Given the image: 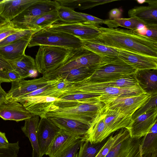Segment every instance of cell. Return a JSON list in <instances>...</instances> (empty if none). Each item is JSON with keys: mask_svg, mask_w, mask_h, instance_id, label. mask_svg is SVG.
I'll list each match as a JSON object with an SVG mask.
<instances>
[{"mask_svg": "<svg viewBox=\"0 0 157 157\" xmlns=\"http://www.w3.org/2000/svg\"><path fill=\"white\" fill-rule=\"evenodd\" d=\"M157 121L151 128L149 132L142 137L141 148L142 157H147L157 152Z\"/></svg>", "mask_w": 157, "mask_h": 157, "instance_id": "cell-29", "label": "cell"}, {"mask_svg": "<svg viewBox=\"0 0 157 157\" xmlns=\"http://www.w3.org/2000/svg\"><path fill=\"white\" fill-rule=\"evenodd\" d=\"M151 97L150 95L144 92L133 96L110 99L103 103L109 109L117 110L124 114L132 116Z\"/></svg>", "mask_w": 157, "mask_h": 157, "instance_id": "cell-9", "label": "cell"}, {"mask_svg": "<svg viewBox=\"0 0 157 157\" xmlns=\"http://www.w3.org/2000/svg\"><path fill=\"white\" fill-rule=\"evenodd\" d=\"M60 130L48 118L45 117H41L37 134L41 157L46 155L54 139Z\"/></svg>", "mask_w": 157, "mask_h": 157, "instance_id": "cell-12", "label": "cell"}, {"mask_svg": "<svg viewBox=\"0 0 157 157\" xmlns=\"http://www.w3.org/2000/svg\"><path fill=\"white\" fill-rule=\"evenodd\" d=\"M128 129L123 128L119 130L114 135H112L107 139L105 143L95 157H105L108 153L122 139Z\"/></svg>", "mask_w": 157, "mask_h": 157, "instance_id": "cell-33", "label": "cell"}, {"mask_svg": "<svg viewBox=\"0 0 157 157\" xmlns=\"http://www.w3.org/2000/svg\"><path fill=\"white\" fill-rule=\"evenodd\" d=\"M106 140L107 139L101 142L93 144L84 139L81 144L77 157H95Z\"/></svg>", "mask_w": 157, "mask_h": 157, "instance_id": "cell-32", "label": "cell"}, {"mask_svg": "<svg viewBox=\"0 0 157 157\" xmlns=\"http://www.w3.org/2000/svg\"><path fill=\"white\" fill-rule=\"evenodd\" d=\"M142 138L131 137L128 130L105 157H142L140 145Z\"/></svg>", "mask_w": 157, "mask_h": 157, "instance_id": "cell-10", "label": "cell"}, {"mask_svg": "<svg viewBox=\"0 0 157 157\" xmlns=\"http://www.w3.org/2000/svg\"><path fill=\"white\" fill-rule=\"evenodd\" d=\"M1 1V0H0V2Z\"/></svg>", "mask_w": 157, "mask_h": 157, "instance_id": "cell-52", "label": "cell"}, {"mask_svg": "<svg viewBox=\"0 0 157 157\" xmlns=\"http://www.w3.org/2000/svg\"><path fill=\"white\" fill-rule=\"evenodd\" d=\"M134 75L144 93L151 96L157 95V69L138 70Z\"/></svg>", "mask_w": 157, "mask_h": 157, "instance_id": "cell-21", "label": "cell"}, {"mask_svg": "<svg viewBox=\"0 0 157 157\" xmlns=\"http://www.w3.org/2000/svg\"><path fill=\"white\" fill-rule=\"evenodd\" d=\"M59 6L55 0H37L11 21L14 25L25 22L56 10Z\"/></svg>", "mask_w": 157, "mask_h": 157, "instance_id": "cell-11", "label": "cell"}, {"mask_svg": "<svg viewBox=\"0 0 157 157\" xmlns=\"http://www.w3.org/2000/svg\"><path fill=\"white\" fill-rule=\"evenodd\" d=\"M102 110L92 121L87 134L84 136L85 140L93 144L97 143L102 142L110 135L104 121Z\"/></svg>", "mask_w": 157, "mask_h": 157, "instance_id": "cell-20", "label": "cell"}, {"mask_svg": "<svg viewBox=\"0 0 157 157\" xmlns=\"http://www.w3.org/2000/svg\"><path fill=\"white\" fill-rule=\"evenodd\" d=\"M9 22L5 19L0 15V27Z\"/></svg>", "mask_w": 157, "mask_h": 157, "instance_id": "cell-49", "label": "cell"}, {"mask_svg": "<svg viewBox=\"0 0 157 157\" xmlns=\"http://www.w3.org/2000/svg\"><path fill=\"white\" fill-rule=\"evenodd\" d=\"M101 33L94 39L105 46L124 49L157 57V41L134 33L130 29L110 28L100 26Z\"/></svg>", "mask_w": 157, "mask_h": 157, "instance_id": "cell-1", "label": "cell"}, {"mask_svg": "<svg viewBox=\"0 0 157 157\" xmlns=\"http://www.w3.org/2000/svg\"><path fill=\"white\" fill-rule=\"evenodd\" d=\"M147 157H157V152L152 153L148 155Z\"/></svg>", "mask_w": 157, "mask_h": 157, "instance_id": "cell-50", "label": "cell"}, {"mask_svg": "<svg viewBox=\"0 0 157 157\" xmlns=\"http://www.w3.org/2000/svg\"><path fill=\"white\" fill-rule=\"evenodd\" d=\"M136 71L118 58L110 63L96 69L90 77L80 82H104L128 77L134 75Z\"/></svg>", "mask_w": 157, "mask_h": 157, "instance_id": "cell-6", "label": "cell"}, {"mask_svg": "<svg viewBox=\"0 0 157 157\" xmlns=\"http://www.w3.org/2000/svg\"><path fill=\"white\" fill-rule=\"evenodd\" d=\"M93 83L100 86L120 88L128 87L138 85L134 74L126 78L114 80L100 83Z\"/></svg>", "mask_w": 157, "mask_h": 157, "instance_id": "cell-35", "label": "cell"}, {"mask_svg": "<svg viewBox=\"0 0 157 157\" xmlns=\"http://www.w3.org/2000/svg\"><path fill=\"white\" fill-rule=\"evenodd\" d=\"M123 12L120 8H115L111 10L109 13V19H114L121 18Z\"/></svg>", "mask_w": 157, "mask_h": 157, "instance_id": "cell-43", "label": "cell"}, {"mask_svg": "<svg viewBox=\"0 0 157 157\" xmlns=\"http://www.w3.org/2000/svg\"><path fill=\"white\" fill-rule=\"evenodd\" d=\"M37 0H2L0 2V15L12 21Z\"/></svg>", "mask_w": 157, "mask_h": 157, "instance_id": "cell-18", "label": "cell"}, {"mask_svg": "<svg viewBox=\"0 0 157 157\" xmlns=\"http://www.w3.org/2000/svg\"><path fill=\"white\" fill-rule=\"evenodd\" d=\"M13 70L20 75L22 79L37 76L35 59L30 56L24 54L17 59L8 60Z\"/></svg>", "mask_w": 157, "mask_h": 157, "instance_id": "cell-23", "label": "cell"}, {"mask_svg": "<svg viewBox=\"0 0 157 157\" xmlns=\"http://www.w3.org/2000/svg\"><path fill=\"white\" fill-rule=\"evenodd\" d=\"M82 47L101 56L108 57H118V52L115 48L102 44L94 39L82 40Z\"/></svg>", "mask_w": 157, "mask_h": 157, "instance_id": "cell-28", "label": "cell"}, {"mask_svg": "<svg viewBox=\"0 0 157 157\" xmlns=\"http://www.w3.org/2000/svg\"><path fill=\"white\" fill-rule=\"evenodd\" d=\"M102 111L105 124L110 135L121 128H128L132 122V116L124 114L117 110L109 109L105 105Z\"/></svg>", "mask_w": 157, "mask_h": 157, "instance_id": "cell-17", "label": "cell"}, {"mask_svg": "<svg viewBox=\"0 0 157 157\" xmlns=\"http://www.w3.org/2000/svg\"><path fill=\"white\" fill-rule=\"evenodd\" d=\"M81 137H83L76 136L61 129L54 139L45 155L49 157H55L70 143Z\"/></svg>", "mask_w": 157, "mask_h": 157, "instance_id": "cell-27", "label": "cell"}, {"mask_svg": "<svg viewBox=\"0 0 157 157\" xmlns=\"http://www.w3.org/2000/svg\"><path fill=\"white\" fill-rule=\"evenodd\" d=\"M98 68L81 67L71 70L58 75L63 79L71 83L81 81L90 77Z\"/></svg>", "mask_w": 157, "mask_h": 157, "instance_id": "cell-30", "label": "cell"}, {"mask_svg": "<svg viewBox=\"0 0 157 157\" xmlns=\"http://www.w3.org/2000/svg\"><path fill=\"white\" fill-rule=\"evenodd\" d=\"M104 105L103 102L97 100L69 108H50L45 117L66 118L90 125L93 120L101 111Z\"/></svg>", "mask_w": 157, "mask_h": 157, "instance_id": "cell-3", "label": "cell"}, {"mask_svg": "<svg viewBox=\"0 0 157 157\" xmlns=\"http://www.w3.org/2000/svg\"><path fill=\"white\" fill-rule=\"evenodd\" d=\"M33 116L19 102L5 99L0 104V117L4 120L19 122Z\"/></svg>", "mask_w": 157, "mask_h": 157, "instance_id": "cell-16", "label": "cell"}, {"mask_svg": "<svg viewBox=\"0 0 157 157\" xmlns=\"http://www.w3.org/2000/svg\"><path fill=\"white\" fill-rule=\"evenodd\" d=\"M25 121L21 130L29 139L33 148L32 157H41L37 141V130L39 117L34 115Z\"/></svg>", "mask_w": 157, "mask_h": 157, "instance_id": "cell-25", "label": "cell"}, {"mask_svg": "<svg viewBox=\"0 0 157 157\" xmlns=\"http://www.w3.org/2000/svg\"><path fill=\"white\" fill-rule=\"evenodd\" d=\"M12 70L13 69L8 61L0 55V71L5 72Z\"/></svg>", "mask_w": 157, "mask_h": 157, "instance_id": "cell-45", "label": "cell"}, {"mask_svg": "<svg viewBox=\"0 0 157 157\" xmlns=\"http://www.w3.org/2000/svg\"><path fill=\"white\" fill-rule=\"evenodd\" d=\"M100 26L85 22L68 23L58 20L44 29L65 33L82 40L97 37L101 33Z\"/></svg>", "mask_w": 157, "mask_h": 157, "instance_id": "cell-7", "label": "cell"}, {"mask_svg": "<svg viewBox=\"0 0 157 157\" xmlns=\"http://www.w3.org/2000/svg\"><path fill=\"white\" fill-rule=\"evenodd\" d=\"M157 95L151 96L148 101L138 109L132 115V121L152 109H157Z\"/></svg>", "mask_w": 157, "mask_h": 157, "instance_id": "cell-39", "label": "cell"}, {"mask_svg": "<svg viewBox=\"0 0 157 157\" xmlns=\"http://www.w3.org/2000/svg\"><path fill=\"white\" fill-rule=\"evenodd\" d=\"M145 2L147 6L134 7L128 10V16L137 18L145 25L157 24V0H145Z\"/></svg>", "mask_w": 157, "mask_h": 157, "instance_id": "cell-19", "label": "cell"}, {"mask_svg": "<svg viewBox=\"0 0 157 157\" xmlns=\"http://www.w3.org/2000/svg\"><path fill=\"white\" fill-rule=\"evenodd\" d=\"M137 2L139 4H142L144 3H145V0H136Z\"/></svg>", "mask_w": 157, "mask_h": 157, "instance_id": "cell-51", "label": "cell"}, {"mask_svg": "<svg viewBox=\"0 0 157 157\" xmlns=\"http://www.w3.org/2000/svg\"><path fill=\"white\" fill-rule=\"evenodd\" d=\"M2 82L0 81V104L5 100L7 94V93L2 87L1 84Z\"/></svg>", "mask_w": 157, "mask_h": 157, "instance_id": "cell-48", "label": "cell"}, {"mask_svg": "<svg viewBox=\"0 0 157 157\" xmlns=\"http://www.w3.org/2000/svg\"><path fill=\"white\" fill-rule=\"evenodd\" d=\"M10 144L6 136L5 133L0 131V147H7Z\"/></svg>", "mask_w": 157, "mask_h": 157, "instance_id": "cell-46", "label": "cell"}, {"mask_svg": "<svg viewBox=\"0 0 157 157\" xmlns=\"http://www.w3.org/2000/svg\"><path fill=\"white\" fill-rule=\"evenodd\" d=\"M75 49L53 46H39L35 59L38 72L43 75L57 69Z\"/></svg>", "mask_w": 157, "mask_h": 157, "instance_id": "cell-4", "label": "cell"}, {"mask_svg": "<svg viewBox=\"0 0 157 157\" xmlns=\"http://www.w3.org/2000/svg\"><path fill=\"white\" fill-rule=\"evenodd\" d=\"M117 58L104 57L92 52L82 47L75 49L61 66L43 76L55 79L64 72L81 67L98 68L114 61Z\"/></svg>", "mask_w": 157, "mask_h": 157, "instance_id": "cell-2", "label": "cell"}, {"mask_svg": "<svg viewBox=\"0 0 157 157\" xmlns=\"http://www.w3.org/2000/svg\"><path fill=\"white\" fill-rule=\"evenodd\" d=\"M116 49L118 52V57L137 70L157 69V57L124 49Z\"/></svg>", "mask_w": 157, "mask_h": 157, "instance_id": "cell-13", "label": "cell"}, {"mask_svg": "<svg viewBox=\"0 0 157 157\" xmlns=\"http://www.w3.org/2000/svg\"><path fill=\"white\" fill-rule=\"evenodd\" d=\"M137 35L143 36L151 40L157 41V24H150L133 31Z\"/></svg>", "mask_w": 157, "mask_h": 157, "instance_id": "cell-38", "label": "cell"}, {"mask_svg": "<svg viewBox=\"0 0 157 157\" xmlns=\"http://www.w3.org/2000/svg\"><path fill=\"white\" fill-rule=\"evenodd\" d=\"M80 39L65 33L43 29L31 36L28 47L47 45L75 49L82 47Z\"/></svg>", "mask_w": 157, "mask_h": 157, "instance_id": "cell-5", "label": "cell"}, {"mask_svg": "<svg viewBox=\"0 0 157 157\" xmlns=\"http://www.w3.org/2000/svg\"><path fill=\"white\" fill-rule=\"evenodd\" d=\"M30 38L20 39L0 48V55L7 60L18 58L24 54Z\"/></svg>", "mask_w": 157, "mask_h": 157, "instance_id": "cell-26", "label": "cell"}, {"mask_svg": "<svg viewBox=\"0 0 157 157\" xmlns=\"http://www.w3.org/2000/svg\"><path fill=\"white\" fill-rule=\"evenodd\" d=\"M61 99L45 96H37L17 100L16 101L22 104L34 115L45 117L48 110L55 102Z\"/></svg>", "mask_w": 157, "mask_h": 157, "instance_id": "cell-15", "label": "cell"}, {"mask_svg": "<svg viewBox=\"0 0 157 157\" xmlns=\"http://www.w3.org/2000/svg\"><path fill=\"white\" fill-rule=\"evenodd\" d=\"M60 129L74 135L83 137L87 133L90 125L77 121L60 117H48Z\"/></svg>", "mask_w": 157, "mask_h": 157, "instance_id": "cell-22", "label": "cell"}, {"mask_svg": "<svg viewBox=\"0 0 157 157\" xmlns=\"http://www.w3.org/2000/svg\"><path fill=\"white\" fill-rule=\"evenodd\" d=\"M61 78L58 77L55 79L42 76L31 80L22 79L11 82L10 90L7 93L5 99L14 100L22 96L55 82Z\"/></svg>", "mask_w": 157, "mask_h": 157, "instance_id": "cell-8", "label": "cell"}, {"mask_svg": "<svg viewBox=\"0 0 157 157\" xmlns=\"http://www.w3.org/2000/svg\"><path fill=\"white\" fill-rule=\"evenodd\" d=\"M83 137L74 140L62 149L55 157H77Z\"/></svg>", "mask_w": 157, "mask_h": 157, "instance_id": "cell-36", "label": "cell"}, {"mask_svg": "<svg viewBox=\"0 0 157 157\" xmlns=\"http://www.w3.org/2000/svg\"><path fill=\"white\" fill-rule=\"evenodd\" d=\"M157 109L150 110L132 120L128 128L131 137L140 138L147 135L157 121Z\"/></svg>", "mask_w": 157, "mask_h": 157, "instance_id": "cell-14", "label": "cell"}, {"mask_svg": "<svg viewBox=\"0 0 157 157\" xmlns=\"http://www.w3.org/2000/svg\"><path fill=\"white\" fill-rule=\"evenodd\" d=\"M22 29L16 28L11 21L0 27V41L8 36Z\"/></svg>", "mask_w": 157, "mask_h": 157, "instance_id": "cell-41", "label": "cell"}, {"mask_svg": "<svg viewBox=\"0 0 157 157\" xmlns=\"http://www.w3.org/2000/svg\"><path fill=\"white\" fill-rule=\"evenodd\" d=\"M59 20L56 9L29 21L14 25L16 28L21 29H34L38 30Z\"/></svg>", "mask_w": 157, "mask_h": 157, "instance_id": "cell-24", "label": "cell"}, {"mask_svg": "<svg viewBox=\"0 0 157 157\" xmlns=\"http://www.w3.org/2000/svg\"><path fill=\"white\" fill-rule=\"evenodd\" d=\"M104 24L108 28H116L119 26L127 28L132 31L143 27L145 25L137 18L131 17L129 18H120L114 19L105 20Z\"/></svg>", "mask_w": 157, "mask_h": 157, "instance_id": "cell-31", "label": "cell"}, {"mask_svg": "<svg viewBox=\"0 0 157 157\" xmlns=\"http://www.w3.org/2000/svg\"><path fill=\"white\" fill-rule=\"evenodd\" d=\"M59 20L68 23L84 22L77 12L69 8L59 6L57 9Z\"/></svg>", "mask_w": 157, "mask_h": 157, "instance_id": "cell-34", "label": "cell"}, {"mask_svg": "<svg viewBox=\"0 0 157 157\" xmlns=\"http://www.w3.org/2000/svg\"><path fill=\"white\" fill-rule=\"evenodd\" d=\"M37 31L34 29H22L12 34L0 41V48L20 39L31 38L32 35Z\"/></svg>", "mask_w": 157, "mask_h": 157, "instance_id": "cell-37", "label": "cell"}, {"mask_svg": "<svg viewBox=\"0 0 157 157\" xmlns=\"http://www.w3.org/2000/svg\"><path fill=\"white\" fill-rule=\"evenodd\" d=\"M20 148L18 141L10 143L7 147H0V157H17Z\"/></svg>", "mask_w": 157, "mask_h": 157, "instance_id": "cell-40", "label": "cell"}, {"mask_svg": "<svg viewBox=\"0 0 157 157\" xmlns=\"http://www.w3.org/2000/svg\"><path fill=\"white\" fill-rule=\"evenodd\" d=\"M5 72L11 82L18 81L22 79L19 74L14 70L7 71Z\"/></svg>", "mask_w": 157, "mask_h": 157, "instance_id": "cell-44", "label": "cell"}, {"mask_svg": "<svg viewBox=\"0 0 157 157\" xmlns=\"http://www.w3.org/2000/svg\"><path fill=\"white\" fill-rule=\"evenodd\" d=\"M77 13L83 20L84 22L96 25L104 23L105 20L103 19L86 13L78 12Z\"/></svg>", "mask_w": 157, "mask_h": 157, "instance_id": "cell-42", "label": "cell"}, {"mask_svg": "<svg viewBox=\"0 0 157 157\" xmlns=\"http://www.w3.org/2000/svg\"><path fill=\"white\" fill-rule=\"evenodd\" d=\"M0 81L3 82H11L5 72L0 71Z\"/></svg>", "mask_w": 157, "mask_h": 157, "instance_id": "cell-47", "label": "cell"}]
</instances>
